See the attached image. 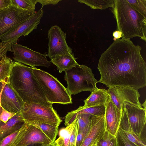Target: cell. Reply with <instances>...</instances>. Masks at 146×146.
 I'll return each instance as SVG.
<instances>
[{
    "instance_id": "6da1fadb",
    "label": "cell",
    "mask_w": 146,
    "mask_h": 146,
    "mask_svg": "<svg viewBox=\"0 0 146 146\" xmlns=\"http://www.w3.org/2000/svg\"><path fill=\"white\" fill-rule=\"evenodd\" d=\"M141 47L130 39L114 41L101 54L98 69V82L108 87L124 86L138 90L146 85V63Z\"/></svg>"
},
{
    "instance_id": "7a4b0ae2",
    "label": "cell",
    "mask_w": 146,
    "mask_h": 146,
    "mask_svg": "<svg viewBox=\"0 0 146 146\" xmlns=\"http://www.w3.org/2000/svg\"><path fill=\"white\" fill-rule=\"evenodd\" d=\"M33 68L21 63L13 62L8 82L24 103L52 105L47 101L33 73Z\"/></svg>"
},
{
    "instance_id": "3957f363",
    "label": "cell",
    "mask_w": 146,
    "mask_h": 146,
    "mask_svg": "<svg viewBox=\"0 0 146 146\" xmlns=\"http://www.w3.org/2000/svg\"><path fill=\"white\" fill-rule=\"evenodd\" d=\"M110 10L117 23V30L122 38L130 39L138 37L146 41V17L136 11L126 0H114Z\"/></svg>"
},
{
    "instance_id": "277c9868",
    "label": "cell",
    "mask_w": 146,
    "mask_h": 146,
    "mask_svg": "<svg viewBox=\"0 0 146 146\" xmlns=\"http://www.w3.org/2000/svg\"><path fill=\"white\" fill-rule=\"evenodd\" d=\"M33 72L49 103L52 104L72 103L71 95L56 78L36 67L33 68Z\"/></svg>"
},
{
    "instance_id": "5b68a950",
    "label": "cell",
    "mask_w": 146,
    "mask_h": 146,
    "mask_svg": "<svg viewBox=\"0 0 146 146\" xmlns=\"http://www.w3.org/2000/svg\"><path fill=\"white\" fill-rule=\"evenodd\" d=\"M65 72L66 89L71 95L85 91L91 92L97 88L98 81L95 78L92 69L87 66L78 64Z\"/></svg>"
},
{
    "instance_id": "8992f818",
    "label": "cell",
    "mask_w": 146,
    "mask_h": 146,
    "mask_svg": "<svg viewBox=\"0 0 146 146\" xmlns=\"http://www.w3.org/2000/svg\"><path fill=\"white\" fill-rule=\"evenodd\" d=\"M25 123H40L58 127L62 120L52 106L34 103H24L20 113Z\"/></svg>"
},
{
    "instance_id": "52a82bcc",
    "label": "cell",
    "mask_w": 146,
    "mask_h": 146,
    "mask_svg": "<svg viewBox=\"0 0 146 146\" xmlns=\"http://www.w3.org/2000/svg\"><path fill=\"white\" fill-rule=\"evenodd\" d=\"M146 123V108L124 102L119 128L141 137Z\"/></svg>"
},
{
    "instance_id": "ba28073f",
    "label": "cell",
    "mask_w": 146,
    "mask_h": 146,
    "mask_svg": "<svg viewBox=\"0 0 146 146\" xmlns=\"http://www.w3.org/2000/svg\"><path fill=\"white\" fill-rule=\"evenodd\" d=\"M11 51L15 62H19L35 68L40 66L49 68L51 62L46 53L41 54L34 51L26 46L17 43H12Z\"/></svg>"
},
{
    "instance_id": "9c48e42d",
    "label": "cell",
    "mask_w": 146,
    "mask_h": 146,
    "mask_svg": "<svg viewBox=\"0 0 146 146\" xmlns=\"http://www.w3.org/2000/svg\"><path fill=\"white\" fill-rule=\"evenodd\" d=\"M35 12L28 11L20 13L10 6L0 10V39L28 19Z\"/></svg>"
},
{
    "instance_id": "30bf717a",
    "label": "cell",
    "mask_w": 146,
    "mask_h": 146,
    "mask_svg": "<svg viewBox=\"0 0 146 146\" xmlns=\"http://www.w3.org/2000/svg\"><path fill=\"white\" fill-rule=\"evenodd\" d=\"M66 33L56 25L48 30V56L50 59L58 56L72 53V49L66 42Z\"/></svg>"
},
{
    "instance_id": "8fae6325",
    "label": "cell",
    "mask_w": 146,
    "mask_h": 146,
    "mask_svg": "<svg viewBox=\"0 0 146 146\" xmlns=\"http://www.w3.org/2000/svg\"><path fill=\"white\" fill-rule=\"evenodd\" d=\"M43 13L42 9L41 8L37 11H36L28 19L1 38L0 39L1 42L17 43L19 37L28 35L34 29L37 28Z\"/></svg>"
},
{
    "instance_id": "7c38bea8",
    "label": "cell",
    "mask_w": 146,
    "mask_h": 146,
    "mask_svg": "<svg viewBox=\"0 0 146 146\" xmlns=\"http://www.w3.org/2000/svg\"><path fill=\"white\" fill-rule=\"evenodd\" d=\"M107 90L111 101L121 111L125 102L143 108L139 100L140 95L137 90L129 87L117 86L109 87Z\"/></svg>"
},
{
    "instance_id": "4fadbf2b",
    "label": "cell",
    "mask_w": 146,
    "mask_h": 146,
    "mask_svg": "<svg viewBox=\"0 0 146 146\" xmlns=\"http://www.w3.org/2000/svg\"><path fill=\"white\" fill-rule=\"evenodd\" d=\"M52 143L40 129L27 123L22 135L18 141L12 146H27L36 144L45 146Z\"/></svg>"
},
{
    "instance_id": "5bb4252c",
    "label": "cell",
    "mask_w": 146,
    "mask_h": 146,
    "mask_svg": "<svg viewBox=\"0 0 146 146\" xmlns=\"http://www.w3.org/2000/svg\"><path fill=\"white\" fill-rule=\"evenodd\" d=\"M1 107L8 111L20 113L24 102L8 82L5 83L1 96Z\"/></svg>"
},
{
    "instance_id": "9a60e30c",
    "label": "cell",
    "mask_w": 146,
    "mask_h": 146,
    "mask_svg": "<svg viewBox=\"0 0 146 146\" xmlns=\"http://www.w3.org/2000/svg\"><path fill=\"white\" fill-rule=\"evenodd\" d=\"M105 106V119L106 130L112 135L116 136L119 129L122 110H119L115 107L110 97Z\"/></svg>"
},
{
    "instance_id": "2e32d148",
    "label": "cell",
    "mask_w": 146,
    "mask_h": 146,
    "mask_svg": "<svg viewBox=\"0 0 146 146\" xmlns=\"http://www.w3.org/2000/svg\"><path fill=\"white\" fill-rule=\"evenodd\" d=\"M106 130L105 115H92L90 130L80 146H91L99 141Z\"/></svg>"
},
{
    "instance_id": "e0dca14e",
    "label": "cell",
    "mask_w": 146,
    "mask_h": 146,
    "mask_svg": "<svg viewBox=\"0 0 146 146\" xmlns=\"http://www.w3.org/2000/svg\"><path fill=\"white\" fill-rule=\"evenodd\" d=\"M59 137L54 143L58 146H76L78 134L77 119L58 132Z\"/></svg>"
},
{
    "instance_id": "ac0fdd59",
    "label": "cell",
    "mask_w": 146,
    "mask_h": 146,
    "mask_svg": "<svg viewBox=\"0 0 146 146\" xmlns=\"http://www.w3.org/2000/svg\"><path fill=\"white\" fill-rule=\"evenodd\" d=\"M105 105L85 108L80 106L76 110L68 112L65 117L64 124L67 126L72 122L78 115L88 114L95 116L104 115L106 112Z\"/></svg>"
},
{
    "instance_id": "d6986e66",
    "label": "cell",
    "mask_w": 146,
    "mask_h": 146,
    "mask_svg": "<svg viewBox=\"0 0 146 146\" xmlns=\"http://www.w3.org/2000/svg\"><path fill=\"white\" fill-rule=\"evenodd\" d=\"M24 123L20 113H17L5 123L0 121V142L19 130Z\"/></svg>"
},
{
    "instance_id": "ffe728a7",
    "label": "cell",
    "mask_w": 146,
    "mask_h": 146,
    "mask_svg": "<svg viewBox=\"0 0 146 146\" xmlns=\"http://www.w3.org/2000/svg\"><path fill=\"white\" fill-rule=\"evenodd\" d=\"M110 97L107 90L97 88L84 101V104L83 106L87 108L105 105Z\"/></svg>"
},
{
    "instance_id": "44dd1931",
    "label": "cell",
    "mask_w": 146,
    "mask_h": 146,
    "mask_svg": "<svg viewBox=\"0 0 146 146\" xmlns=\"http://www.w3.org/2000/svg\"><path fill=\"white\" fill-rule=\"evenodd\" d=\"M76 60L72 53L57 56L51 59L50 62L57 66L59 73H61L76 65L78 63Z\"/></svg>"
},
{
    "instance_id": "7402d4cb",
    "label": "cell",
    "mask_w": 146,
    "mask_h": 146,
    "mask_svg": "<svg viewBox=\"0 0 146 146\" xmlns=\"http://www.w3.org/2000/svg\"><path fill=\"white\" fill-rule=\"evenodd\" d=\"M10 6L19 13L35 11L37 0H10Z\"/></svg>"
},
{
    "instance_id": "603a6c76",
    "label": "cell",
    "mask_w": 146,
    "mask_h": 146,
    "mask_svg": "<svg viewBox=\"0 0 146 146\" xmlns=\"http://www.w3.org/2000/svg\"><path fill=\"white\" fill-rule=\"evenodd\" d=\"M13 63L12 60L7 56L0 61V82H8Z\"/></svg>"
},
{
    "instance_id": "cb8c5ba5",
    "label": "cell",
    "mask_w": 146,
    "mask_h": 146,
    "mask_svg": "<svg viewBox=\"0 0 146 146\" xmlns=\"http://www.w3.org/2000/svg\"><path fill=\"white\" fill-rule=\"evenodd\" d=\"M30 125L34 126L40 129L45 135L54 143L58 133V127L40 123H32Z\"/></svg>"
},
{
    "instance_id": "d4e9b609",
    "label": "cell",
    "mask_w": 146,
    "mask_h": 146,
    "mask_svg": "<svg viewBox=\"0 0 146 146\" xmlns=\"http://www.w3.org/2000/svg\"><path fill=\"white\" fill-rule=\"evenodd\" d=\"M114 0H78V1L89 6L92 9H105L113 7Z\"/></svg>"
},
{
    "instance_id": "484cf974",
    "label": "cell",
    "mask_w": 146,
    "mask_h": 146,
    "mask_svg": "<svg viewBox=\"0 0 146 146\" xmlns=\"http://www.w3.org/2000/svg\"><path fill=\"white\" fill-rule=\"evenodd\" d=\"M26 123H24L18 130L3 139L0 142V146H12L19 140L25 129Z\"/></svg>"
},
{
    "instance_id": "4316f807",
    "label": "cell",
    "mask_w": 146,
    "mask_h": 146,
    "mask_svg": "<svg viewBox=\"0 0 146 146\" xmlns=\"http://www.w3.org/2000/svg\"><path fill=\"white\" fill-rule=\"evenodd\" d=\"M97 146H117L116 136L106 130L102 137L96 143Z\"/></svg>"
},
{
    "instance_id": "83f0119b",
    "label": "cell",
    "mask_w": 146,
    "mask_h": 146,
    "mask_svg": "<svg viewBox=\"0 0 146 146\" xmlns=\"http://www.w3.org/2000/svg\"><path fill=\"white\" fill-rule=\"evenodd\" d=\"M92 115L88 114L78 115L76 117L78 120V133L82 131L91 123Z\"/></svg>"
},
{
    "instance_id": "f1b7e54d",
    "label": "cell",
    "mask_w": 146,
    "mask_h": 146,
    "mask_svg": "<svg viewBox=\"0 0 146 146\" xmlns=\"http://www.w3.org/2000/svg\"><path fill=\"white\" fill-rule=\"evenodd\" d=\"M137 12L146 17V0H126Z\"/></svg>"
},
{
    "instance_id": "f546056e",
    "label": "cell",
    "mask_w": 146,
    "mask_h": 146,
    "mask_svg": "<svg viewBox=\"0 0 146 146\" xmlns=\"http://www.w3.org/2000/svg\"><path fill=\"white\" fill-rule=\"evenodd\" d=\"M121 130L128 139L136 146H146L145 139L133 133Z\"/></svg>"
},
{
    "instance_id": "4dcf8cb0",
    "label": "cell",
    "mask_w": 146,
    "mask_h": 146,
    "mask_svg": "<svg viewBox=\"0 0 146 146\" xmlns=\"http://www.w3.org/2000/svg\"><path fill=\"white\" fill-rule=\"evenodd\" d=\"M116 137L117 146H136L128 139L120 129L118 130Z\"/></svg>"
},
{
    "instance_id": "1f68e13d",
    "label": "cell",
    "mask_w": 146,
    "mask_h": 146,
    "mask_svg": "<svg viewBox=\"0 0 146 146\" xmlns=\"http://www.w3.org/2000/svg\"><path fill=\"white\" fill-rule=\"evenodd\" d=\"M12 43L10 42H0V61L7 56V52L11 50Z\"/></svg>"
},
{
    "instance_id": "d6a6232c",
    "label": "cell",
    "mask_w": 146,
    "mask_h": 146,
    "mask_svg": "<svg viewBox=\"0 0 146 146\" xmlns=\"http://www.w3.org/2000/svg\"><path fill=\"white\" fill-rule=\"evenodd\" d=\"M91 123L84 130L78 133L76 146H80L82 144L90 130L91 126Z\"/></svg>"
},
{
    "instance_id": "836d02e7",
    "label": "cell",
    "mask_w": 146,
    "mask_h": 146,
    "mask_svg": "<svg viewBox=\"0 0 146 146\" xmlns=\"http://www.w3.org/2000/svg\"><path fill=\"white\" fill-rule=\"evenodd\" d=\"M16 114L8 111L3 108V111L0 115V121L5 123Z\"/></svg>"
},
{
    "instance_id": "e575fe53",
    "label": "cell",
    "mask_w": 146,
    "mask_h": 146,
    "mask_svg": "<svg viewBox=\"0 0 146 146\" xmlns=\"http://www.w3.org/2000/svg\"><path fill=\"white\" fill-rule=\"evenodd\" d=\"M37 2L42 5L41 9H42L44 6L48 5H54L57 4L61 0H37Z\"/></svg>"
},
{
    "instance_id": "d590c367",
    "label": "cell",
    "mask_w": 146,
    "mask_h": 146,
    "mask_svg": "<svg viewBox=\"0 0 146 146\" xmlns=\"http://www.w3.org/2000/svg\"><path fill=\"white\" fill-rule=\"evenodd\" d=\"M10 0H0V10H3L9 7Z\"/></svg>"
},
{
    "instance_id": "8d00e7d4",
    "label": "cell",
    "mask_w": 146,
    "mask_h": 146,
    "mask_svg": "<svg viewBox=\"0 0 146 146\" xmlns=\"http://www.w3.org/2000/svg\"><path fill=\"white\" fill-rule=\"evenodd\" d=\"M113 36L114 37L113 38L114 41H115L122 37V33L119 31L116 30L113 33Z\"/></svg>"
},
{
    "instance_id": "74e56055",
    "label": "cell",
    "mask_w": 146,
    "mask_h": 146,
    "mask_svg": "<svg viewBox=\"0 0 146 146\" xmlns=\"http://www.w3.org/2000/svg\"><path fill=\"white\" fill-rule=\"evenodd\" d=\"M6 82H0V94L2 89L5 83Z\"/></svg>"
},
{
    "instance_id": "f35d334b",
    "label": "cell",
    "mask_w": 146,
    "mask_h": 146,
    "mask_svg": "<svg viewBox=\"0 0 146 146\" xmlns=\"http://www.w3.org/2000/svg\"><path fill=\"white\" fill-rule=\"evenodd\" d=\"M2 89H3V88H2ZM2 90L0 94V115L1 114V113L2 112V111H3V108L1 107V94Z\"/></svg>"
},
{
    "instance_id": "ab89813d",
    "label": "cell",
    "mask_w": 146,
    "mask_h": 146,
    "mask_svg": "<svg viewBox=\"0 0 146 146\" xmlns=\"http://www.w3.org/2000/svg\"><path fill=\"white\" fill-rule=\"evenodd\" d=\"M45 146H58L56 145L54 143L49 144V145H45Z\"/></svg>"
},
{
    "instance_id": "60d3db41",
    "label": "cell",
    "mask_w": 146,
    "mask_h": 146,
    "mask_svg": "<svg viewBox=\"0 0 146 146\" xmlns=\"http://www.w3.org/2000/svg\"><path fill=\"white\" fill-rule=\"evenodd\" d=\"M96 143H97V142L96 143L93 144L91 146H97Z\"/></svg>"
},
{
    "instance_id": "b9f144b4",
    "label": "cell",
    "mask_w": 146,
    "mask_h": 146,
    "mask_svg": "<svg viewBox=\"0 0 146 146\" xmlns=\"http://www.w3.org/2000/svg\"><path fill=\"white\" fill-rule=\"evenodd\" d=\"M30 146V145H28V146Z\"/></svg>"
}]
</instances>
